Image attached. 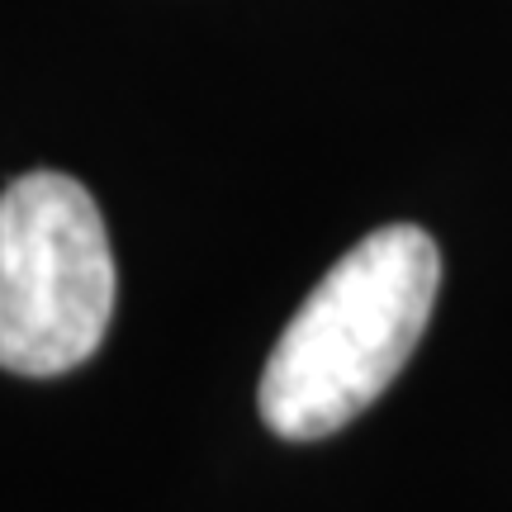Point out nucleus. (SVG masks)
<instances>
[{
  "mask_svg": "<svg viewBox=\"0 0 512 512\" xmlns=\"http://www.w3.org/2000/svg\"><path fill=\"white\" fill-rule=\"evenodd\" d=\"M441 252L413 223L356 242L299 304L261 370L256 408L275 437L318 441L356 422L418 351Z\"/></svg>",
  "mask_w": 512,
  "mask_h": 512,
  "instance_id": "1",
  "label": "nucleus"
},
{
  "mask_svg": "<svg viewBox=\"0 0 512 512\" xmlns=\"http://www.w3.org/2000/svg\"><path fill=\"white\" fill-rule=\"evenodd\" d=\"M114 290L110 233L86 185L29 171L0 190V370L48 380L91 361Z\"/></svg>",
  "mask_w": 512,
  "mask_h": 512,
  "instance_id": "2",
  "label": "nucleus"
}]
</instances>
